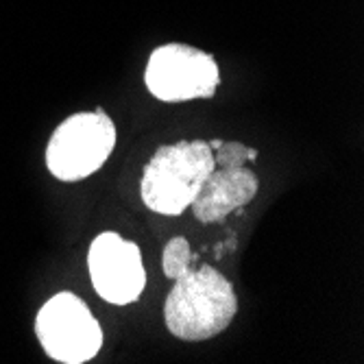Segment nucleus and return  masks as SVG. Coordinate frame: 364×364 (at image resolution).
<instances>
[{
	"label": "nucleus",
	"mask_w": 364,
	"mask_h": 364,
	"mask_svg": "<svg viewBox=\"0 0 364 364\" xmlns=\"http://www.w3.org/2000/svg\"><path fill=\"white\" fill-rule=\"evenodd\" d=\"M116 146V124L105 109L65 118L48 140L46 166L59 181H81L101 171Z\"/></svg>",
	"instance_id": "3"
},
{
	"label": "nucleus",
	"mask_w": 364,
	"mask_h": 364,
	"mask_svg": "<svg viewBox=\"0 0 364 364\" xmlns=\"http://www.w3.org/2000/svg\"><path fill=\"white\" fill-rule=\"evenodd\" d=\"M36 334L48 358L61 364L90 362L103 347L101 323L73 292H57L40 308Z\"/></svg>",
	"instance_id": "4"
},
{
	"label": "nucleus",
	"mask_w": 364,
	"mask_h": 364,
	"mask_svg": "<svg viewBox=\"0 0 364 364\" xmlns=\"http://www.w3.org/2000/svg\"><path fill=\"white\" fill-rule=\"evenodd\" d=\"M257 159V149H249V161H255Z\"/></svg>",
	"instance_id": "10"
},
{
	"label": "nucleus",
	"mask_w": 364,
	"mask_h": 364,
	"mask_svg": "<svg viewBox=\"0 0 364 364\" xmlns=\"http://www.w3.org/2000/svg\"><path fill=\"white\" fill-rule=\"evenodd\" d=\"M216 168L205 140H181L159 146L140 179L142 203L164 216H179L190 208L208 175Z\"/></svg>",
	"instance_id": "2"
},
{
	"label": "nucleus",
	"mask_w": 364,
	"mask_h": 364,
	"mask_svg": "<svg viewBox=\"0 0 364 364\" xmlns=\"http://www.w3.org/2000/svg\"><path fill=\"white\" fill-rule=\"evenodd\" d=\"M192 249H190V242L183 238V236H175L168 240V245L164 247V253H161V267H164V275L168 279H179L183 277L186 273L192 271Z\"/></svg>",
	"instance_id": "8"
},
{
	"label": "nucleus",
	"mask_w": 364,
	"mask_h": 364,
	"mask_svg": "<svg viewBox=\"0 0 364 364\" xmlns=\"http://www.w3.org/2000/svg\"><path fill=\"white\" fill-rule=\"evenodd\" d=\"M146 90L161 103L212 98L220 83L216 59L188 44H166L153 50L144 70Z\"/></svg>",
	"instance_id": "5"
},
{
	"label": "nucleus",
	"mask_w": 364,
	"mask_h": 364,
	"mask_svg": "<svg viewBox=\"0 0 364 364\" xmlns=\"http://www.w3.org/2000/svg\"><path fill=\"white\" fill-rule=\"evenodd\" d=\"M249 161V146L240 142H220L214 153V164L218 168H242Z\"/></svg>",
	"instance_id": "9"
},
{
	"label": "nucleus",
	"mask_w": 364,
	"mask_h": 364,
	"mask_svg": "<svg viewBox=\"0 0 364 364\" xmlns=\"http://www.w3.org/2000/svg\"><path fill=\"white\" fill-rule=\"evenodd\" d=\"M236 312L238 296L234 284L212 267L192 269L175 279L164 304L168 332L186 343H201L223 334Z\"/></svg>",
	"instance_id": "1"
},
{
	"label": "nucleus",
	"mask_w": 364,
	"mask_h": 364,
	"mask_svg": "<svg viewBox=\"0 0 364 364\" xmlns=\"http://www.w3.org/2000/svg\"><path fill=\"white\" fill-rule=\"evenodd\" d=\"M87 271L96 294L114 306L138 301L146 288L142 251L116 231L98 234L87 249Z\"/></svg>",
	"instance_id": "6"
},
{
	"label": "nucleus",
	"mask_w": 364,
	"mask_h": 364,
	"mask_svg": "<svg viewBox=\"0 0 364 364\" xmlns=\"http://www.w3.org/2000/svg\"><path fill=\"white\" fill-rule=\"evenodd\" d=\"M259 190V179L249 168H214L192 198L190 208L203 225L220 223L249 205Z\"/></svg>",
	"instance_id": "7"
}]
</instances>
